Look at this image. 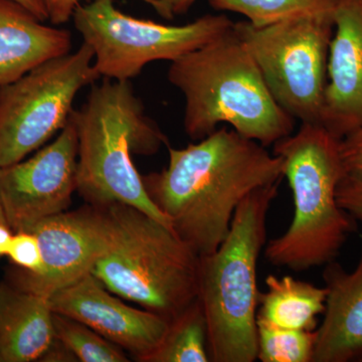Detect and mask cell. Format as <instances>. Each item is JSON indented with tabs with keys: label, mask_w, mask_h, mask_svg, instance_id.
<instances>
[{
	"label": "cell",
	"mask_w": 362,
	"mask_h": 362,
	"mask_svg": "<svg viewBox=\"0 0 362 362\" xmlns=\"http://www.w3.org/2000/svg\"><path fill=\"white\" fill-rule=\"evenodd\" d=\"M168 148V166L143 182L173 232L199 257L220 247L247 195L285 177L282 157L226 127L185 148Z\"/></svg>",
	"instance_id": "1"
},
{
	"label": "cell",
	"mask_w": 362,
	"mask_h": 362,
	"mask_svg": "<svg viewBox=\"0 0 362 362\" xmlns=\"http://www.w3.org/2000/svg\"><path fill=\"white\" fill-rule=\"evenodd\" d=\"M168 78L185 97L183 127L194 141L211 134L221 123L265 147L294 131L295 119L274 99L233 28L171 62Z\"/></svg>",
	"instance_id": "2"
},
{
	"label": "cell",
	"mask_w": 362,
	"mask_h": 362,
	"mask_svg": "<svg viewBox=\"0 0 362 362\" xmlns=\"http://www.w3.org/2000/svg\"><path fill=\"white\" fill-rule=\"evenodd\" d=\"M78 134V192L94 206L129 204L171 228L150 199L132 156H153L169 145L130 81L105 78L74 109Z\"/></svg>",
	"instance_id": "3"
},
{
	"label": "cell",
	"mask_w": 362,
	"mask_h": 362,
	"mask_svg": "<svg viewBox=\"0 0 362 362\" xmlns=\"http://www.w3.org/2000/svg\"><path fill=\"white\" fill-rule=\"evenodd\" d=\"M279 185L247 195L220 247L199 259V300L206 319L211 361H257V271L266 244L267 216Z\"/></svg>",
	"instance_id": "4"
},
{
	"label": "cell",
	"mask_w": 362,
	"mask_h": 362,
	"mask_svg": "<svg viewBox=\"0 0 362 362\" xmlns=\"http://www.w3.org/2000/svg\"><path fill=\"white\" fill-rule=\"evenodd\" d=\"M340 139L320 124L302 123L299 131L274 144L282 157L294 199V218L282 235L267 244L272 265L307 271L330 263L354 228V218L338 204L345 176Z\"/></svg>",
	"instance_id": "5"
},
{
	"label": "cell",
	"mask_w": 362,
	"mask_h": 362,
	"mask_svg": "<svg viewBox=\"0 0 362 362\" xmlns=\"http://www.w3.org/2000/svg\"><path fill=\"white\" fill-rule=\"evenodd\" d=\"M111 246L90 273L117 296L170 321L199 298L201 257L173 228L129 204H107Z\"/></svg>",
	"instance_id": "6"
},
{
	"label": "cell",
	"mask_w": 362,
	"mask_h": 362,
	"mask_svg": "<svg viewBox=\"0 0 362 362\" xmlns=\"http://www.w3.org/2000/svg\"><path fill=\"white\" fill-rule=\"evenodd\" d=\"M74 25L94 52L101 77L130 81L156 61L173 62L233 28L225 14H206L182 25H169L124 13L114 0H92L76 9Z\"/></svg>",
	"instance_id": "7"
},
{
	"label": "cell",
	"mask_w": 362,
	"mask_h": 362,
	"mask_svg": "<svg viewBox=\"0 0 362 362\" xmlns=\"http://www.w3.org/2000/svg\"><path fill=\"white\" fill-rule=\"evenodd\" d=\"M276 102L301 123L320 124L333 16H302L264 26L233 23Z\"/></svg>",
	"instance_id": "8"
},
{
	"label": "cell",
	"mask_w": 362,
	"mask_h": 362,
	"mask_svg": "<svg viewBox=\"0 0 362 362\" xmlns=\"http://www.w3.org/2000/svg\"><path fill=\"white\" fill-rule=\"evenodd\" d=\"M100 77L94 52L83 42L0 87V168L23 160L61 132L78 93Z\"/></svg>",
	"instance_id": "9"
},
{
	"label": "cell",
	"mask_w": 362,
	"mask_h": 362,
	"mask_svg": "<svg viewBox=\"0 0 362 362\" xmlns=\"http://www.w3.org/2000/svg\"><path fill=\"white\" fill-rule=\"evenodd\" d=\"M76 190L78 134L73 115L56 139L35 156L0 168V202L13 233L66 211Z\"/></svg>",
	"instance_id": "10"
},
{
	"label": "cell",
	"mask_w": 362,
	"mask_h": 362,
	"mask_svg": "<svg viewBox=\"0 0 362 362\" xmlns=\"http://www.w3.org/2000/svg\"><path fill=\"white\" fill-rule=\"evenodd\" d=\"M28 232L37 235L44 268L30 274L9 271L7 281L25 291L49 298L62 288L90 273L113 240V221L106 206L83 207L49 216Z\"/></svg>",
	"instance_id": "11"
},
{
	"label": "cell",
	"mask_w": 362,
	"mask_h": 362,
	"mask_svg": "<svg viewBox=\"0 0 362 362\" xmlns=\"http://www.w3.org/2000/svg\"><path fill=\"white\" fill-rule=\"evenodd\" d=\"M49 300L52 312L89 326L109 341L128 350L138 361L144 362L168 332V319L123 303L92 273L62 288Z\"/></svg>",
	"instance_id": "12"
},
{
	"label": "cell",
	"mask_w": 362,
	"mask_h": 362,
	"mask_svg": "<svg viewBox=\"0 0 362 362\" xmlns=\"http://www.w3.org/2000/svg\"><path fill=\"white\" fill-rule=\"evenodd\" d=\"M320 125L341 140L362 127V0H337Z\"/></svg>",
	"instance_id": "13"
},
{
	"label": "cell",
	"mask_w": 362,
	"mask_h": 362,
	"mask_svg": "<svg viewBox=\"0 0 362 362\" xmlns=\"http://www.w3.org/2000/svg\"><path fill=\"white\" fill-rule=\"evenodd\" d=\"M323 278L327 299L312 362L362 361V254L351 273L333 261Z\"/></svg>",
	"instance_id": "14"
},
{
	"label": "cell",
	"mask_w": 362,
	"mask_h": 362,
	"mask_svg": "<svg viewBox=\"0 0 362 362\" xmlns=\"http://www.w3.org/2000/svg\"><path fill=\"white\" fill-rule=\"evenodd\" d=\"M71 49L68 30L45 25L20 4L0 0V87Z\"/></svg>",
	"instance_id": "15"
},
{
	"label": "cell",
	"mask_w": 362,
	"mask_h": 362,
	"mask_svg": "<svg viewBox=\"0 0 362 362\" xmlns=\"http://www.w3.org/2000/svg\"><path fill=\"white\" fill-rule=\"evenodd\" d=\"M54 338L49 298L0 283V362L40 361Z\"/></svg>",
	"instance_id": "16"
},
{
	"label": "cell",
	"mask_w": 362,
	"mask_h": 362,
	"mask_svg": "<svg viewBox=\"0 0 362 362\" xmlns=\"http://www.w3.org/2000/svg\"><path fill=\"white\" fill-rule=\"evenodd\" d=\"M268 290L259 292L257 315L288 329L314 331L317 316L324 313L327 289L291 276L266 279Z\"/></svg>",
	"instance_id": "17"
},
{
	"label": "cell",
	"mask_w": 362,
	"mask_h": 362,
	"mask_svg": "<svg viewBox=\"0 0 362 362\" xmlns=\"http://www.w3.org/2000/svg\"><path fill=\"white\" fill-rule=\"evenodd\" d=\"M211 361L207 349V324L199 298L169 321L159 346L144 362Z\"/></svg>",
	"instance_id": "18"
},
{
	"label": "cell",
	"mask_w": 362,
	"mask_h": 362,
	"mask_svg": "<svg viewBox=\"0 0 362 362\" xmlns=\"http://www.w3.org/2000/svg\"><path fill=\"white\" fill-rule=\"evenodd\" d=\"M218 11L242 14L264 26L302 16H333L337 0H207Z\"/></svg>",
	"instance_id": "19"
},
{
	"label": "cell",
	"mask_w": 362,
	"mask_h": 362,
	"mask_svg": "<svg viewBox=\"0 0 362 362\" xmlns=\"http://www.w3.org/2000/svg\"><path fill=\"white\" fill-rule=\"evenodd\" d=\"M258 354L262 362H312L316 330L280 327L257 315Z\"/></svg>",
	"instance_id": "20"
},
{
	"label": "cell",
	"mask_w": 362,
	"mask_h": 362,
	"mask_svg": "<svg viewBox=\"0 0 362 362\" xmlns=\"http://www.w3.org/2000/svg\"><path fill=\"white\" fill-rule=\"evenodd\" d=\"M54 337L73 352L78 361L127 362L122 349L82 322L54 312Z\"/></svg>",
	"instance_id": "21"
},
{
	"label": "cell",
	"mask_w": 362,
	"mask_h": 362,
	"mask_svg": "<svg viewBox=\"0 0 362 362\" xmlns=\"http://www.w3.org/2000/svg\"><path fill=\"white\" fill-rule=\"evenodd\" d=\"M16 268L40 274L44 268L42 249L37 235L28 230L14 232L7 256Z\"/></svg>",
	"instance_id": "22"
},
{
	"label": "cell",
	"mask_w": 362,
	"mask_h": 362,
	"mask_svg": "<svg viewBox=\"0 0 362 362\" xmlns=\"http://www.w3.org/2000/svg\"><path fill=\"white\" fill-rule=\"evenodd\" d=\"M339 150L345 175L362 181V127L342 138Z\"/></svg>",
	"instance_id": "23"
},
{
	"label": "cell",
	"mask_w": 362,
	"mask_h": 362,
	"mask_svg": "<svg viewBox=\"0 0 362 362\" xmlns=\"http://www.w3.org/2000/svg\"><path fill=\"white\" fill-rule=\"evenodd\" d=\"M338 204L354 220L362 221V181L345 175L337 190Z\"/></svg>",
	"instance_id": "24"
},
{
	"label": "cell",
	"mask_w": 362,
	"mask_h": 362,
	"mask_svg": "<svg viewBox=\"0 0 362 362\" xmlns=\"http://www.w3.org/2000/svg\"><path fill=\"white\" fill-rule=\"evenodd\" d=\"M86 0H42L47 21L52 25L59 26L73 18L76 9Z\"/></svg>",
	"instance_id": "25"
},
{
	"label": "cell",
	"mask_w": 362,
	"mask_h": 362,
	"mask_svg": "<svg viewBox=\"0 0 362 362\" xmlns=\"http://www.w3.org/2000/svg\"><path fill=\"white\" fill-rule=\"evenodd\" d=\"M197 0H151V6L166 20L187 13Z\"/></svg>",
	"instance_id": "26"
},
{
	"label": "cell",
	"mask_w": 362,
	"mask_h": 362,
	"mask_svg": "<svg viewBox=\"0 0 362 362\" xmlns=\"http://www.w3.org/2000/svg\"><path fill=\"white\" fill-rule=\"evenodd\" d=\"M40 361L75 362L78 361L76 356H74L73 352L63 342L59 341L58 338L54 337L52 344L49 345V349L45 351Z\"/></svg>",
	"instance_id": "27"
},
{
	"label": "cell",
	"mask_w": 362,
	"mask_h": 362,
	"mask_svg": "<svg viewBox=\"0 0 362 362\" xmlns=\"http://www.w3.org/2000/svg\"><path fill=\"white\" fill-rule=\"evenodd\" d=\"M11 1L25 7L33 16H37L40 21H44V23L47 21V14L42 0H11Z\"/></svg>",
	"instance_id": "28"
},
{
	"label": "cell",
	"mask_w": 362,
	"mask_h": 362,
	"mask_svg": "<svg viewBox=\"0 0 362 362\" xmlns=\"http://www.w3.org/2000/svg\"><path fill=\"white\" fill-rule=\"evenodd\" d=\"M13 230L7 223H0V257L7 256Z\"/></svg>",
	"instance_id": "29"
},
{
	"label": "cell",
	"mask_w": 362,
	"mask_h": 362,
	"mask_svg": "<svg viewBox=\"0 0 362 362\" xmlns=\"http://www.w3.org/2000/svg\"><path fill=\"white\" fill-rule=\"evenodd\" d=\"M0 223H7L6 214H4V207H2L1 202H0Z\"/></svg>",
	"instance_id": "30"
},
{
	"label": "cell",
	"mask_w": 362,
	"mask_h": 362,
	"mask_svg": "<svg viewBox=\"0 0 362 362\" xmlns=\"http://www.w3.org/2000/svg\"><path fill=\"white\" fill-rule=\"evenodd\" d=\"M142 1H144L145 4H149V6H151L152 4L151 0H142Z\"/></svg>",
	"instance_id": "31"
}]
</instances>
